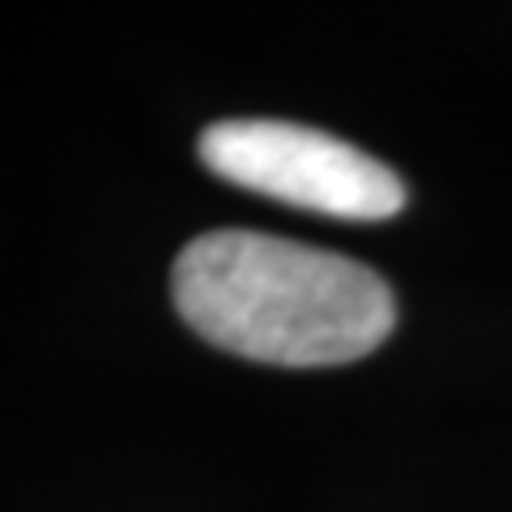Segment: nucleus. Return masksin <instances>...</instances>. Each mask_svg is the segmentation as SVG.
I'll list each match as a JSON object with an SVG mask.
<instances>
[{
  "instance_id": "obj_1",
  "label": "nucleus",
  "mask_w": 512,
  "mask_h": 512,
  "mask_svg": "<svg viewBox=\"0 0 512 512\" xmlns=\"http://www.w3.org/2000/svg\"><path fill=\"white\" fill-rule=\"evenodd\" d=\"M175 312L227 355L274 367L355 363L393 333L376 269L261 231H210L175 256Z\"/></svg>"
},
{
  "instance_id": "obj_2",
  "label": "nucleus",
  "mask_w": 512,
  "mask_h": 512,
  "mask_svg": "<svg viewBox=\"0 0 512 512\" xmlns=\"http://www.w3.org/2000/svg\"><path fill=\"white\" fill-rule=\"evenodd\" d=\"M218 180L342 222L402 214L406 184L372 154L291 120H218L197 141Z\"/></svg>"
}]
</instances>
